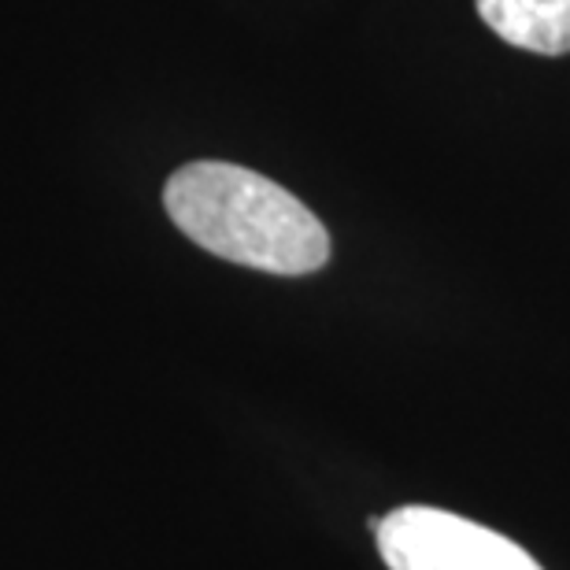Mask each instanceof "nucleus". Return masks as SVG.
Listing matches in <instances>:
<instances>
[{
    "instance_id": "obj_2",
    "label": "nucleus",
    "mask_w": 570,
    "mask_h": 570,
    "mask_svg": "<svg viewBox=\"0 0 570 570\" xmlns=\"http://www.w3.org/2000/svg\"><path fill=\"white\" fill-rule=\"evenodd\" d=\"M374 533L390 570H544L504 533L426 504L390 511Z\"/></svg>"
},
{
    "instance_id": "obj_3",
    "label": "nucleus",
    "mask_w": 570,
    "mask_h": 570,
    "mask_svg": "<svg viewBox=\"0 0 570 570\" xmlns=\"http://www.w3.org/2000/svg\"><path fill=\"white\" fill-rule=\"evenodd\" d=\"M497 38L538 56L570 52V0H474Z\"/></svg>"
},
{
    "instance_id": "obj_1",
    "label": "nucleus",
    "mask_w": 570,
    "mask_h": 570,
    "mask_svg": "<svg viewBox=\"0 0 570 570\" xmlns=\"http://www.w3.org/2000/svg\"><path fill=\"white\" fill-rule=\"evenodd\" d=\"M164 208L193 245L267 275L326 267L330 234L278 181L237 164L197 159L167 178Z\"/></svg>"
}]
</instances>
